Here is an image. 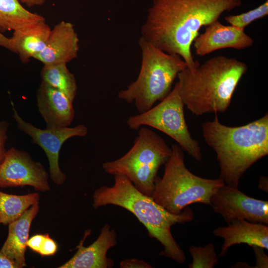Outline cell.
Returning <instances> with one entry per match:
<instances>
[{"mask_svg":"<svg viewBox=\"0 0 268 268\" xmlns=\"http://www.w3.org/2000/svg\"><path fill=\"white\" fill-rule=\"evenodd\" d=\"M241 4V0H154L141 36L160 50L179 55L193 69L200 64L194 60L191 46L201 27Z\"/></svg>","mask_w":268,"mask_h":268,"instance_id":"1","label":"cell"},{"mask_svg":"<svg viewBox=\"0 0 268 268\" xmlns=\"http://www.w3.org/2000/svg\"><path fill=\"white\" fill-rule=\"evenodd\" d=\"M113 186H103L94 191L93 207L97 209L107 205L123 207L133 213L145 226L151 238L163 246L160 255L171 258L179 264L186 260L185 254L173 237L171 228L177 223L191 222L194 213L189 206L174 214L157 203L151 197L139 192L130 180L123 175H115Z\"/></svg>","mask_w":268,"mask_h":268,"instance_id":"2","label":"cell"},{"mask_svg":"<svg viewBox=\"0 0 268 268\" xmlns=\"http://www.w3.org/2000/svg\"><path fill=\"white\" fill-rule=\"evenodd\" d=\"M215 114L213 120L202 124V136L216 154L219 178L225 185L238 188L246 171L268 154V114L238 127L221 124Z\"/></svg>","mask_w":268,"mask_h":268,"instance_id":"3","label":"cell"},{"mask_svg":"<svg viewBox=\"0 0 268 268\" xmlns=\"http://www.w3.org/2000/svg\"><path fill=\"white\" fill-rule=\"evenodd\" d=\"M247 65L236 58L217 56L177 75L182 102L194 115L226 111Z\"/></svg>","mask_w":268,"mask_h":268,"instance_id":"4","label":"cell"},{"mask_svg":"<svg viewBox=\"0 0 268 268\" xmlns=\"http://www.w3.org/2000/svg\"><path fill=\"white\" fill-rule=\"evenodd\" d=\"M138 43L141 54L139 74L118 96L128 103H134L138 113H142L170 93L178 74L188 66L179 55L160 50L142 36Z\"/></svg>","mask_w":268,"mask_h":268,"instance_id":"5","label":"cell"},{"mask_svg":"<svg viewBox=\"0 0 268 268\" xmlns=\"http://www.w3.org/2000/svg\"><path fill=\"white\" fill-rule=\"evenodd\" d=\"M171 154L164 164L162 178L158 177L151 196L153 200L168 211L180 213L189 205L201 203L210 205L212 195L225 184L220 178L210 179L190 172L184 161L183 150L176 144L171 146Z\"/></svg>","mask_w":268,"mask_h":268,"instance_id":"6","label":"cell"},{"mask_svg":"<svg viewBox=\"0 0 268 268\" xmlns=\"http://www.w3.org/2000/svg\"><path fill=\"white\" fill-rule=\"evenodd\" d=\"M131 148L122 157L104 163L111 175L127 177L143 194L151 197L160 167L170 157L172 149L165 140L145 126L140 127Z\"/></svg>","mask_w":268,"mask_h":268,"instance_id":"7","label":"cell"},{"mask_svg":"<svg viewBox=\"0 0 268 268\" xmlns=\"http://www.w3.org/2000/svg\"><path fill=\"white\" fill-rule=\"evenodd\" d=\"M184 106L177 82L159 104L144 112L131 116L127 124L134 130L149 126L163 132L176 141L183 151L199 161L202 158L201 148L199 142L193 138L189 131Z\"/></svg>","mask_w":268,"mask_h":268,"instance_id":"8","label":"cell"},{"mask_svg":"<svg viewBox=\"0 0 268 268\" xmlns=\"http://www.w3.org/2000/svg\"><path fill=\"white\" fill-rule=\"evenodd\" d=\"M13 118L18 129L31 137L32 143L39 145L44 151L48 160L51 180L58 185L64 184L66 175L59 165V154L63 144L75 136H84L88 130L84 125L74 127L47 128L41 129L25 122L19 115L11 102Z\"/></svg>","mask_w":268,"mask_h":268,"instance_id":"9","label":"cell"},{"mask_svg":"<svg viewBox=\"0 0 268 268\" xmlns=\"http://www.w3.org/2000/svg\"><path fill=\"white\" fill-rule=\"evenodd\" d=\"M49 174L42 163L27 152L11 147L0 163V188L32 187L37 191H50Z\"/></svg>","mask_w":268,"mask_h":268,"instance_id":"10","label":"cell"},{"mask_svg":"<svg viewBox=\"0 0 268 268\" xmlns=\"http://www.w3.org/2000/svg\"><path fill=\"white\" fill-rule=\"evenodd\" d=\"M210 203L227 224L238 219L268 224V201L249 197L238 187L224 184L212 195Z\"/></svg>","mask_w":268,"mask_h":268,"instance_id":"11","label":"cell"},{"mask_svg":"<svg viewBox=\"0 0 268 268\" xmlns=\"http://www.w3.org/2000/svg\"><path fill=\"white\" fill-rule=\"evenodd\" d=\"M193 43L196 54L203 56L224 48L243 50L252 46L254 40L244 29L224 25L217 20L206 26Z\"/></svg>","mask_w":268,"mask_h":268,"instance_id":"12","label":"cell"},{"mask_svg":"<svg viewBox=\"0 0 268 268\" xmlns=\"http://www.w3.org/2000/svg\"><path fill=\"white\" fill-rule=\"evenodd\" d=\"M79 41L73 25L62 21L51 29L45 48L33 58L44 65L67 64L77 57Z\"/></svg>","mask_w":268,"mask_h":268,"instance_id":"13","label":"cell"},{"mask_svg":"<svg viewBox=\"0 0 268 268\" xmlns=\"http://www.w3.org/2000/svg\"><path fill=\"white\" fill-rule=\"evenodd\" d=\"M38 111L47 128L69 127L74 118L73 101L60 90L42 81L37 91Z\"/></svg>","mask_w":268,"mask_h":268,"instance_id":"14","label":"cell"},{"mask_svg":"<svg viewBox=\"0 0 268 268\" xmlns=\"http://www.w3.org/2000/svg\"><path fill=\"white\" fill-rule=\"evenodd\" d=\"M117 243L115 230L106 224L101 229L97 239L87 247L81 241L77 246V251L68 261L59 268H111L114 262L107 257L109 250Z\"/></svg>","mask_w":268,"mask_h":268,"instance_id":"15","label":"cell"},{"mask_svg":"<svg viewBox=\"0 0 268 268\" xmlns=\"http://www.w3.org/2000/svg\"><path fill=\"white\" fill-rule=\"evenodd\" d=\"M213 234L224 239L218 257L224 256L228 249L236 244H246L268 249V226L263 223L236 219L227 226L214 229Z\"/></svg>","mask_w":268,"mask_h":268,"instance_id":"16","label":"cell"},{"mask_svg":"<svg viewBox=\"0 0 268 268\" xmlns=\"http://www.w3.org/2000/svg\"><path fill=\"white\" fill-rule=\"evenodd\" d=\"M39 202L32 205L18 218L8 224L7 237L0 250L19 268L27 266L25 257L27 242L32 222L39 211Z\"/></svg>","mask_w":268,"mask_h":268,"instance_id":"17","label":"cell"},{"mask_svg":"<svg viewBox=\"0 0 268 268\" xmlns=\"http://www.w3.org/2000/svg\"><path fill=\"white\" fill-rule=\"evenodd\" d=\"M51 29L45 20L13 31L10 38L14 52L27 63L45 48Z\"/></svg>","mask_w":268,"mask_h":268,"instance_id":"18","label":"cell"},{"mask_svg":"<svg viewBox=\"0 0 268 268\" xmlns=\"http://www.w3.org/2000/svg\"><path fill=\"white\" fill-rule=\"evenodd\" d=\"M45 20L25 9L18 0H0V32L15 31Z\"/></svg>","mask_w":268,"mask_h":268,"instance_id":"19","label":"cell"},{"mask_svg":"<svg viewBox=\"0 0 268 268\" xmlns=\"http://www.w3.org/2000/svg\"><path fill=\"white\" fill-rule=\"evenodd\" d=\"M40 74L42 81L60 90L74 101L77 86L75 76L68 70L67 64L44 65Z\"/></svg>","mask_w":268,"mask_h":268,"instance_id":"20","label":"cell"},{"mask_svg":"<svg viewBox=\"0 0 268 268\" xmlns=\"http://www.w3.org/2000/svg\"><path fill=\"white\" fill-rule=\"evenodd\" d=\"M40 195L33 193L15 195L0 191V222L7 225L18 218L27 209L39 202Z\"/></svg>","mask_w":268,"mask_h":268,"instance_id":"21","label":"cell"},{"mask_svg":"<svg viewBox=\"0 0 268 268\" xmlns=\"http://www.w3.org/2000/svg\"><path fill=\"white\" fill-rule=\"evenodd\" d=\"M189 252L193 258L189 268H213L218 263V257L212 243L204 246H190Z\"/></svg>","mask_w":268,"mask_h":268,"instance_id":"22","label":"cell"},{"mask_svg":"<svg viewBox=\"0 0 268 268\" xmlns=\"http://www.w3.org/2000/svg\"><path fill=\"white\" fill-rule=\"evenodd\" d=\"M268 15V0H266L259 6L246 12L225 16V20L230 25L244 30L252 22Z\"/></svg>","mask_w":268,"mask_h":268,"instance_id":"23","label":"cell"},{"mask_svg":"<svg viewBox=\"0 0 268 268\" xmlns=\"http://www.w3.org/2000/svg\"><path fill=\"white\" fill-rule=\"evenodd\" d=\"M58 246L48 234H45V237L38 253L42 256L54 255L57 251Z\"/></svg>","mask_w":268,"mask_h":268,"instance_id":"24","label":"cell"},{"mask_svg":"<svg viewBox=\"0 0 268 268\" xmlns=\"http://www.w3.org/2000/svg\"><path fill=\"white\" fill-rule=\"evenodd\" d=\"M256 258L254 268H268V257L265 253L264 248L257 246L252 247Z\"/></svg>","mask_w":268,"mask_h":268,"instance_id":"25","label":"cell"},{"mask_svg":"<svg viewBox=\"0 0 268 268\" xmlns=\"http://www.w3.org/2000/svg\"><path fill=\"white\" fill-rule=\"evenodd\" d=\"M9 124L5 121H0V163L4 156L6 150L5 144L7 138Z\"/></svg>","mask_w":268,"mask_h":268,"instance_id":"26","label":"cell"},{"mask_svg":"<svg viewBox=\"0 0 268 268\" xmlns=\"http://www.w3.org/2000/svg\"><path fill=\"white\" fill-rule=\"evenodd\" d=\"M121 268H151L152 267L142 260L135 258L126 259L120 264Z\"/></svg>","mask_w":268,"mask_h":268,"instance_id":"27","label":"cell"},{"mask_svg":"<svg viewBox=\"0 0 268 268\" xmlns=\"http://www.w3.org/2000/svg\"><path fill=\"white\" fill-rule=\"evenodd\" d=\"M45 237V234H36L28 239L27 246L33 251L39 252Z\"/></svg>","mask_w":268,"mask_h":268,"instance_id":"28","label":"cell"},{"mask_svg":"<svg viewBox=\"0 0 268 268\" xmlns=\"http://www.w3.org/2000/svg\"><path fill=\"white\" fill-rule=\"evenodd\" d=\"M0 268H19V267L0 250Z\"/></svg>","mask_w":268,"mask_h":268,"instance_id":"29","label":"cell"},{"mask_svg":"<svg viewBox=\"0 0 268 268\" xmlns=\"http://www.w3.org/2000/svg\"><path fill=\"white\" fill-rule=\"evenodd\" d=\"M0 46L14 52L10 38H7L0 32Z\"/></svg>","mask_w":268,"mask_h":268,"instance_id":"30","label":"cell"},{"mask_svg":"<svg viewBox=\"0 0 268 268\" xmlns=\"http://www.w3.org/2000/svg\"><path fill=\"white\" fill-rule=\"evenodd\" d=\"M268 178L265 176H262L259 179L258 187L263 191L268 193Z\"/></svg>","mask_w":268,"mask_h":268,"instance_id":"31","label":"cell"},{"mask_svg":"<svg viewBox=\"0 0 268 268\" xmlns=\"http://www.w3.org/2000/svg\"><path fill=\"white\" fill-rule=\"evenodd\" d=\"M21 1L25 4L28 7H33L35 6H40L43 5L45 0H20Z\"/></svg>","mask_w":268,"mask_h":268,"instance_id":"32","label":"cell"},{"mask_svg":"<svg viewBox=\"0 0 268 268\" xmlns=\"http://www.w3.org/2000/svg\"><path fill=\"white\" fill-rule=\"evenodd\" d=\"M232 268H252L254 267H251L249 266L246 262H239L236 263L233 267H232Z\"/></svg>","mask_w":268,"mask_h":268,"instance_id":"33","label":"cell"},{"mask_svg":"<svg viewBox=\"0 0 268 268\" xmlns=\"http://www.w3.org/2000/svg\"><path fill=\"white\" fill-rule=\"evenodd\" d=\"M1 224L0 222V224Z\"/></svg>","mask_w":268,"mask_h":268,"instance_id":"34","label":"cell"}]
</instances>
